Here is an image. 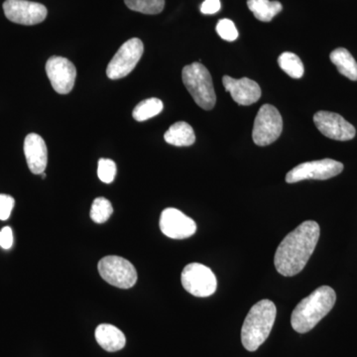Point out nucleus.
Wrapping results in <instances>:
<instances>
[{
  "mask_svg": "<svg viewBox=\"0 0 357 357\" xmlns=\"http://www.w3.org/2000/svg\"><path fill=\"white\" fill-rule=\"evenodd\" d=\"M319 232L318 222L307 220L286 236L275 253L274 264L278 273L285 277L299 274L316 249Z\"/></svg>",
  "mask_w": 357,
  "mask_h": 357,
  "instance_id": "nucleus-1",
  "label": "nucleus"
},
{
  "mask_svg": "<svg viewBox=\"0 0 357 357\" xmlns=\"http://www.w3.org/2000/svg\"><path fill=\"white\" fill-rule=\"evenodd\" d=\"M335 301L337 295L330 286H321L310 294L294 309L291 317L294 331L299 333L310 332L332 311Z\"/></svg>",
  "mask_w": 357,
  "mask_h": 357,
  "instance_id": "nucleus-2",
  "label": "nucleus"
},
{
  "mask_svg": "<svg viewBox=\"0 0 357 357\" xmlns=\"http://www.w3.org/2000/svg\"><path fill=\"white\" fill-rule=\"evenodd\" d=\"M276 306L272 301L261 300L251 307L241 328L244 349L255 351L269 337L276 319Z\"/></svg>",
  "mask_w": 357,
  "mask_h": 357,
  "instance_id": "nucleus-3",
  "label": "nucleus"
},
{
  "mask_svg": "<svg viewBox=\"0 0 357 357\" xmlns=\"http://www.w3.org/2000/svg\"><path fill=\"white\" fill-rule=\"evenodd\" d=\"M183 83L194 98L195 102L204 110H211L217 102L215 88L210 72L201 63L185 66L182 72Z\"/></svg>",
  "mask_w": 357,
  "mask_h": 357,
  "instance_id": "nucleus-4",
  "label": "nucleus"
},
{
  "mask_svg": "<svg viewBox=\"0 0 357 357\" xmlns=\"http://www.w3.org/2000/svg\"><path fill=\"white\" fill-rule=\"evenodd\" d=\"M103 280L121 289L132 288L137 282V272L128 260L119 256L110 255L102 258L98 265Z\"/></svg>",
  "mask_w": 357,
  "mask_h": 357,
  "instance_id": "nucleus-5",
  "label": "nucleus"
},
{
  "mask_svg": "<svg viewBox=\"0 0 357 357\" xmlns=\"http://www.w3.org/2000/svg\"><path fill=\"white\" fill-rule=\"evenodd\" d=\"M183 287L195 297L206 298L217 291L218 281L211 268L201 263L187 265L181 275Z\"/></svg>",
  "mask_w": 357,
  "mask_h": 357,
  "instance_id": "nucleus-6",
  "label": "nucleus"
},
{
  "mask_svg": "<svg viewBox=\"0 0 357 357\" xmlns=\"http://www.w3.org/2000/svg\"><path fill=\"white\" fill-rule=\"evenodd\" d=\"M283 119L280 112L271 105L260 107L253 126L252 138L258 146H267L280 137Z\"/></svg>",
  "mask_w": 357,
  "mask_h": 357,
  "instance_id": "nucleus-7",
  "label": "nucleus"
},
{
  "mask_svg": "<svg viewBox=\"0 0 357 357\" xmlns=\"http://www.w3.org/2000/svg\"><path fill=\"white\" fill-rule=\"evenodd\" d=\"M144 45L138 38H131L122 45L107 66V75L110 79L128 76L142 57Z\"/></svg>",
  "mask_w": 357,
  "mask_h": 357,
  "instance_id": "nucleus-8",
  "label": "nucleus"
},
{
  "mask_svg": "<svg viewBox=\"0 0 357 357\" xmlns=\"http://www.w3.org/2000/svg\"><path fill=\"white\" fill-rule=\"evenodd\" d=\"M344 170V164L333 159L306 162L296 166L286 175L289 184L304 180H328L335 177Z\"/></svg>",
  "mask_w": 357,
  "mask_h": 357,
  "instance_id": "nucleus-9",
  "label": "nucleus"
},
{
  "mask_svg": "<svg viewBox=\"0 0 357 357\" xmlns=\"http://www.w3.org/2000/svg\"><path fill=\"white\" fill-rule=\"evenodd\" d=\"M4 14L11 22L21 25H36L46 20L47 10L43 4L28 0H6Z\"/></svg>",
  "mask_w": 357,
  "mask_h": 357,
  "instance_id": "nucleus-10",
  "label": "nucleus"
},
{
  "mask_svg": "<svg viewBox=\"0 0 357 357\" xmlns=\"http://www.w3.org/2000/svg\"><path fill=\"white\" fill-rule=\"evenodd\" d=\"M46 73L52 88L60 95H67L74 89L77 69L67 58L54 56L49 59L46 63Z\"/></svg>",
  "mask_w": 357,
  "mask_h": 357,
  "instance_id": "nucleus-11",
  "label": "nucleus"
},
{
  "mask_svg": "<svg viewBox=\"0 0 357 357\" xmlns=\"http://www.w3.org/2000/svg\"><path fill=\"white\" fill-rule=\"evenodd\" d=\"M314 126L331 139L347 141L356 137V130L342 115L331 112H319L314 115Z\"/></svg>",
  "mask_w": 357,
  "mask_h": 357,
  "instance_id": "nucleus-12",
  "label": "nucleus"
},
{
  "mask_svg": "<svg viewBox=\"0 0 357 357\" xmlns=\"http://www.w3.org/2000/svg\"><path fill=\"white\" fill-rule=\"evenodd\" d=\"M159 225L161 231L169 238L185 239L194 236L197 231L195 220L174 208L162 211Z\"/></svg>",
  "mask_w": 357,
  "mask_h": 357,
  "instance_id": "nucleus-13",
  "label": "nucleus"
},
{
  "mask_svg": "<svg viewBox=\"0 0 357 357\" xmlns=\"http://www.w3.org/2000/svg\"><path fill=\"white\" fill-rule=\"evenodd\" d=\"M225 91H229L232 100L239 105H250L259 100L261 89L259 84L248 77L234 79L229 76L222 77Z\"/></svg>",
  "mask_w": 357,
  "mask_h": 357,
  "instance_id": "nucleus-14",
  "label": "nucleus"
},
{
  "mask_svg": "<svg viewBox=\"0 0 357 357\" xmlns=\"http://www.w3.org/2000/svg\"><path fill=\"white\" fill-rule=\"evenodd\" d=\"M24 154L30 171L35 175H41L48 164V149L41 136L30 133L24 141Z\"/></svg>",
  "mask_w": 357,
  "mask_h": 357,
  "instance_id": "nucleus-15",
  "label": "nucleus"
},
{
  "mask_svg": "<svg viewBox=\"0 0 357 357\" xmlns=\"http://www.w3.org/2000/svg\"><path fill=\"white\" fill-rule=\"evenodd\" d=\"M96 340L105 351L115 352L121 351L126 344L124 333L116 326L102 324L96 328Z\"/></svg>",
  "mask_w": 357,
  "mask_h": 357,
  "instance_id": "nucleus-16",
  "label": "nucleus"
},
{
  "mask_svg": "<svg viewBox=\"0 0 357 357\" xmlns=\"http://www.w3.org/2000/svg\"><path fill=\"white\" fill-rule=\"evenodd\" d=\"M164 139L168 144L177 147L191 146L196 141L194 129L185 121L174 123L164 134Z\"/></svg>",
  "mask_w": 357,
  "mask_h": 357,
  "instance_id": "nucleus-17",
  "label": "nucleus"
},
{
  "mask_svg": "<svg viewBox=\"0 0 357 357\" xmlns=\"http://www.w3.org/2000/svg\"><path fill=\"white\" fill-rule=\"evenodd\" d=\"M330 58L342 76L351 81H357V62L347 49H335L331 53Z\"/></svg>",
  "mask_w": 357,
  "mask_h": 357,
  "instance_id": "nucleus-18",
  "label": "nucleus"
},
{
  "mask_svg": "<svg viewBox=\"0 0 357 357\" xmlns=\"http://www.w3.org/2000/svg\"><path fill=\"white\" fill-rule=\"evenodd\" d=\"M248 6L253 15L262 22H270L283 9L280 2L270 0H248Z\"/></svg>",
  "mask_w": 357,
  "mask_h": 357,
  "instance_id": "nucleus-19",
  "label": "nucleus"
},
{
  "mask_svg": "<svg viewBox=\"0 0 357 357\" xmlns=\"http://www.w3.org/2000/svg\"><path fill=\"white\" fill-rule=\"evenodd\" d=\"M163 107V102L159 98H148L136 105L132 112L133 119L140 122L148 121V119L161 114Z\"/></svg>",
  "mask_w": 357,
  "mask_h": 357,
  "instance_id": "nucleus-20",
  "label": "nucleus"
},
{
  "mask_svg": "<svg viewBox=\"0 0 357 357\" xmlns=\"http://www.w3.org/2000/svg\"><path fill=\"white\" fill-rule=\"evenodd\" d=\"M279 67L293 79H301L304 76V65L296 54L291 52L282 53L278 58Z\"/></svg>",
  "mask_w": 357,
  "mask_h": 357,
  "instance_id": "nucleus-21",
  "label": "nucleus"
},
{
  "mask_svg": "<svg viewBox=\"0 0 357 357\" xmlns=\"http://www.w3.org/2000/svg\"><path fill=\"white\" fill-rule=\"evenodd\" d=\"M131 10L143 14H159L165 7V0H124Z\"/></svg>",
  "mask_w": 357,
  "mask_h": 357,
  "instance_id": "nucleus-22",
  "label": "nucleus"
},
{
  "mask_svg": "<svg viewBox=\"0 0 357 357\" xmlns=\"http://www.w3.org/2000/svg\"><path fill=\"white\" fill-rule=\"evenodd\" d=\"M114 213L112 203L105 198H96L91 204V220L96 223L107 222Z\"/></svg>",
  "mask_w": 357,
  "mask_h": 357,
  "instance_id": "nucleus-23",
  "label": "nucleus"
},
{
  "mask_svg": "<svg viewBox=\"0 0 357 357\" xmlns=\"http://www.w3.org/2000/svg\"><path fill=\"white\" fill-rule=\"evenodd\" d=\"M116 164L110 159H100L98 165V176L102 182L110 184L116 176Z\"/></svg>",
  "mask_w": 357,
  "mask_h": 357,
  "instance_id": "nucleus-24",
  "label": "nucleus"
},
{
  "mask_svg": "<svg viewBox=\"0 0 357 357\" xmlns=\"http://www.w3.org/2000/svg\"><path fill=\"white\" fill-rule=\"evenodd\" d=\"M217 32L220 38L225 40V41H236L237 37H238V31H237L236 25L229 20L218 21Z\"/></svg>",
  "mask_w": 357,
  "mask_h": 357,
  "instance_id": "nucleus-25",
  "label": "nucleus"
},
{
  "mask_svg": "<svg viewBox=\"0 0 357 357\" xmlns=\"http://www.w3.org/2000/svg\"><path fill=\"white\" fill-rule=\"evenodd\" d=\"M15 201L9 195H0V220H7L10 217Z\"/></svg>",
  "mask_w": 357,
  "mask_h": 357,
  "instance_id": "nucleus-26",
  "label": "nucleus"
},
{
  "mask_svg": "<svg viewBox=\"0 0 357 357\" xmlns=\"http://www.w3.org/2000/svg\"><path fill=\"white\" fill-rule=\"evenodd\" d=\"M13 245V232L11 227H6L0 230V246L3 249H10Z\"/></svg>",
  "mask_w": 357,
  "mask_h": 357,
  "instance_id": "nucleus-27",
  "label": "nucleus"
},
{
  "mask_svg": "<svg viewBox=\"0 0 357 357\" xmlns=\"http://www.w3.org/2000/svg\"><path fill=\"white\" fill-rule=\"evenodd\" d=\"M222 8L220 0H204L201 6V13L211 15V14L218 13Z\"/></svg>",
  "mask_w": 357,
  "mask_h": 357,
  "instance_id": "nucleus-28",
  "label": "nucleus"
},
{
  "mask_svg": "<svg viewBox=\"0 0 357 357\" xmlns=\"http://www.w3.org/2000/svg\"><path fill=\"white\" fill-rule=\"evenodd\" d=\"M41 176H42V178H46V174H45V172L42 173Z\"/></svg>",
  "mask_w": 357,
  "mask_h": 357,
  "instance_id": "nucleus-29",
  "label": "nucleus"
}]
</instances>
